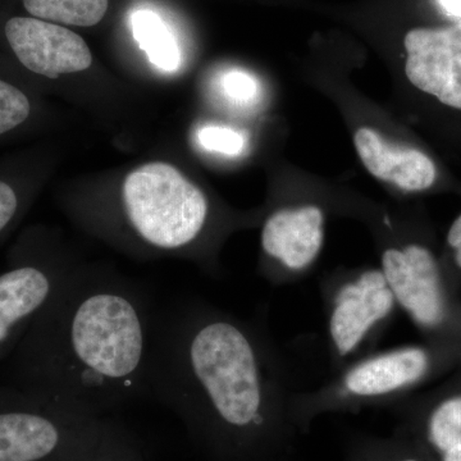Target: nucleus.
Instances as JSON below:
<instances>
[{"label":"nucleus","instance_id":"1","mask_svg":"<svg viewBox=\"0 0 461 461\" xmlns=\"http://www.w3.org/2000/svg\"><path fill=\"white\" fill-rule=\"evenodd\" d=\"M147 384L209 461H287L302 436L291 415L296 391L266 317L196 296L157 305Z\"/></svg>","mask_w":461,"mask_h":461},{"label":"nucleus","instance_id":"2","mask_svg":"<svg viewBox=\"0 0 461 461\" xmlns=\"http://www.w3.org/2000/svg\"><path fill=\"white\" fill-rule=\"evenodd\" d=\"M156 308L140 285L75 268L9 357L8 386L99 417L147 396Z\"/></svg>","mask_w":461,"mask_h":461},{"label":"nucleus","instance_id":"3","mask_svg":"<svg viewBox=\"0 0 461 461\" xmlns=\"http://www.w3.org/2000/svg\"><path fill=\"white\" fill-rule=\"evenodd\" d=\"M145 461L140 442L108 417L84 414L0 387V461Z\"/></svg>","mask_w":461,"mask_h":461},{"label":"nucleus","instance_id":"4","mask_svg":"<svg viewBox=\"0 0 461 461\" xmlns=\"http://www.w3.org/2000/svg\"><path fill=\"white\" fill-rule=\"evenodd\" d=\"M435 366V354L424 346H400L364 355L333 372L321 386L296 391L291 400L294 423L300 435H306L326 414L393 408L426 381Z\"/></svg>","mask_w":461,"mask_h":461},{"label":"nucleus","instance_id":"5","mask_svg":"<svg viewBox=\"0 0 461 461\" xmlns=\"http://www.w3.org/2000/svg\"><path fill=\"white\" fill-rule=\"evenodd\" d=\"M121 213L141 245L176 254L196 247L211 222L212 208L205 194L175 167L149 163L124 178Z\"/></svg>","mask_w":461,"mask_h":461},{"label":"nucleus","instance_id":"6","mask_svg":"<svg viewBox=\"0 0 461 461\" xmlns=\"http://www.w3.org/2000/svg\"><path fill=\"white\" fill-rule=\"evenodd\" d=\"M321 295L333 372L373 353L399 308L379 268L335 273Z\"/></svg>","mask_w":461,"mask_h":461},{"label":"nucleus","instance_id":"7","mask_svg":"<svg viewBox=\"0 0 461 461\" xmlns=\"http://www.w3.org/2000/svg\"><path fill=\"white\" fill-rule=\"evenodd\" d=\"M0 272V363L8 360L75 268L41 235L21 239Z\"/></svg>","mask_w":461,"mask_h":461},{"label":"nucleus","instance_id":"8","mask_svg":"<svg viewBox=\"0 0 461 461\" xmlns=\"http://www.w3.org/2000/svg\"><path fill=\"white\" fill-rule=\"evenodd\" d=\"M381 272L397 305L423 332L445 335L457 321L456 306L444 269L429 245L388 241L381 251Z\"/></svg>","mask_w":461,"mask_h":461},{"label":"nucleus","instance_id":"9","mask_svg":"<svg viewBox=\"0 0 461 461\" xmlns=\"http://www.w3.org/2000/svg\"><path fill=\"white\" fill-rule=\"evenodd\" d=\"M326 214L317 204L285 205L263 223L262 273L275 286L302 280L323 248Z\"/></svg>","mask_w":461,"mask_h":461},{"label":"nucleus","instance_id":"10","mask_svg":"<svg viewBox=\"0 0 461 461\" xmlns=\"http://www.w3.org/2000/svg\"><path fill=\"white\" fill-rule=\"evenodd\" d=\"M5 38L25 71L50 80L85 71L93 63L84 39L58 23L35 17H12L5 23Z\"/></svg>","mask_w":461,"mask_h":461},{"label":"nucleus","instance_id":"11","mask_svg":"<svg viewBox=\"0 0 461 461\" xmlns=\"http://www.w3.org/2000/svg\"><path fill=\"white\" fill-rule=\"evenodd\" d=\"M412 86L461 111V21L446 29H415L403 39Z\"/></svg>","mask_w":461,"mask_h":461},{"label":"nucleus","instance_id":"12","mask_svg":"<svg viewBox=\"0 0 461 461\" xmlns=\"http://www.w3.org/2000/svg\"><path fill=\"white\" fill-rule=\"evenodd\" d=\"M402 415L397 433L426 455L429 461H461V390L432 400L420 408L395 405Z\"/></svg>","mask_w":461,"mask_h":461},{"label":"nucleus","instance_id":"13","mask_svg":"<svg viewBox=\"0 0 461 461\" xmlns=\"http://www.w3.org/2000/svg\"><path fill=\"white\" fill-rule=\"evenodd\" d=\"M354 142L363 165L378 180L406 193H421L435 185V162L423 151L391 144L369 127L357 130Z\"/></svg>","mask_w":461,"mask_h":461},{"label":"nucleus","instance_id":"14","mask_svg":"<svg viewBox=\"0 0 461 461\" xmlns=\"http://www.w3.org/2000/svg\"><path fill=\"white\" fill-rule=\"evenodd\" d=\"M131 32L151 65L165 72H175L180 67L181 51L177 41L156 12L136 11L131 16Z\"/></svg>","mask_w":461,"mask_h":461},{"label":"nucleus","instance_id":"15","mask_svg":"<svg viewBox=\"0 0 461 461\" xmlns=\"http://www.w3.org/2000/svg\"><path fill=\"white\" fill-rule=\"evenodd\" d=\"M27 14L48 23L78 27L98 25L109 0H23Z\"/></svg>","mask_w":461,"mask_h":461},{"label":"nucleus","instance_id":"16","mask_svg":"<svg viewBox=\"0 0 461 461\" xmlns=\"http://www.w3.org/2000/svg\"><path fill=\"white\" fill-rule=\"evenodd\" d=\"M344 461H429L406 437L360 435L351 439Z\"/></svg>","mask_w":461,"mask_h":461},{"label":"nucleus","instance_id":"17","mask_svg":"<svg viewBox=\"0 0 461 461\" xmlns=\"http://www.w3.org/2000/svg\"><path fill=\"white\" fill-rule=\"evenodd\" d=\"M33 103L20 85L0 76V139L20 131L30 122Z\"/></svg>","mask_w":461,"mask_h":461},{"label":"nucleus","instance_id":"18","mask_svg":"<svg viewBox=\"0 0 461 461\" xmlns=\"http://www.w3.org/2000/svg\"><path fill=\"white\" fill-rule=\"evenodd\" d=\"M26 204L20 184L0 175V241L16 226Z\"/></svg>","mask_w":461,"mask_h":461},{"label":"nucleus","instance_id":"19","mask_svg":"<svg viewBox=\"0 0 461 461\" xmlns=\"http://www.w3.org/2000/svg\"><path fill=\"white\" fill-rule=\"evenodd\" d=\"M198 140L206 150L226 154V156H238L245 147L244 136L227 127H203L199 130Z\"/></svg>","mask_w":461,"mask_h":461},{"label":"nucleus","instance_id":"20","mask_svg":"<svg viewBox=\"0 0 461 461\" xmlns=\"http://www.w3.org/2000/svg\"><path fill=\"white\" fill-rule=\"evenodd\" d=\"M222 89L230 100L239 104H248L257 99L259 86L256 78L248 72L230 69L222 77Z\"/></svg>","mask_w":461,"mask_h":461},{"label":"nucleus","instance_id":"21","mask_svg":"<svg viewBox=\"0 0 461 461\" xmlns=\"http://www.w3.org/2000/svg\"><path fill=\"white\" fill-rule=\"evenodd\" d=\"M446 242H447V247L450 249L451 259H453L455 268L461 273V214L451 224Z\"/></svg>","mask_w":461,"mask_h":461},{"label":"nucleus","instance_id":"22","mask_svg":"<svg viewBox=\"0 0 461 461\" xmlns=\"http://www.w3.org/2000/svg\"><path fill=\"white\" fill-rule=\"evenodd\" d=\"M439 7L448 16L454 17L456 23L461 21V0H437Z\"/></svg>","mask_w":461,"mask_h":461},{"label":"nucleus","instance_id":"23","mask_svg":"<svg viewBox=\"0 0 461 461\" xmlns=\"http://www.w3.org/2000/svg\"><path fill=\"white\" fill-rule=\"evenodd\" d=\"M87 461H136V460H123V459H98V460H87Z\"/></svg>","mask_w":461,"mask_h":461}]
</instances>
